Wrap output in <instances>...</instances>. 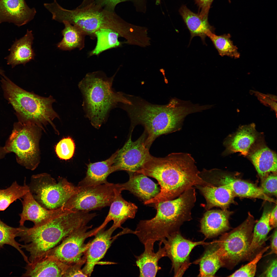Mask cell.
I'll list each match as a JSON object with an SVG mask.
<instances>
[{
    "label": "cell",
    "mask_w": 277,
    "mask_h": 277,
    "mask_svg": "<svg viewBox=\"0 0 277 277\" xmlns=\"http://www.w3.org/2000/svg\"><path fill=\"white\" fill-rule=\"evenodd\" d=\"M126 96L131 103L121 104L120 106L130 118L131 130L137 125L143 126L147 136L145 144L149 149L158 137L180 130L187 115L202 110L201 105L176 98L171 99L166 104L160 105L138 96Z\"/></svg>",
    "instance_id": "cell-1"
},
{
    "label": "cell",
    "mask_w": 277,
    "mask_h": 277,
    "mask_svg": "<svg viewBox=\"0 0 277 277\" xmlns=\"http://www.w3.org/2000/svg\"><path fill=\"white\" fill-rule=\"evenodd\" d=\"M136 173L155 178L160 186L159 193L144 202L145 204L173 199L193 186L210 185L200 176L194 159L187 153H172L164 157L152 156Z\"/></svg>",
    "instance_id": "cell-2"
},
{
    "label": "cell",
    "mask_w": 277,
    "mask_h": 277,
    "mask_svg": "<svg viewBox=\"0 0 277 277\" xmlns=\"http://www.w3.org/2000/svg\"><path fill=\"white\" fill-rule=\"evenodd\" d=\"M96 216L95 213L68 210L41 225L30 228L20 226L18 236L19 241L24 243L20 247L29 253V261L33 263L44 257L71 233L87 225Z\"/></svg>",
    "instance_id": "cell-3"
},
{
    "label": "cell",
    "mask_w": 277,
    "mask_h": 277,
    "mask_svg": "<svg viewBox=\"0 0 277 277\" xmlns=\"http://www.w3.org/2000/svg\"><path fill=\"white\" fill-rule=\"evenodd\" d=\"M196 200L195 190L193 187L176 199L155 203V216L149 220L140 221L135 234L144 244L150 239L161 241L179 231L184 222L191 219V211Z\"/></svg>",
    "instance_id": "cell-4"
},
{
    "label": "cell",
    "mask_w": 277,
    "mask_h": 277,
    "mask_svg": "<svg viewBox=\"0 0 277 277\" xmlns=\"http://www.w3.org/2000/svg\"><path fill=\"white\" fill-rule=\"evenodd\" d=\"M114 76L108 77L102 72H94L87 74L78 84L86 115L96 128L105 122L113 107L119 103H131L125 94L113 90Z\"/></svg>",
    "instance_id": "cell-5"
},
{
    "label": "cell",
    "mask_w": 277,
    "mask_h": 277,
    "mask_svg": "<svg viewBox=\"0 0 277 277\" xmlns=\"http://www.w3.org/2000/svg\"><path fill=\"white\" fill-rule=\"evenodd\" d=\"M1 82L4 97L15 110L18 121L36 125L44 132L45 128L50 125L55 133L59 134L53 122L59 116L53 108L55 100L52 96L43 97L27 91L5 76L2 77Z\"/></svg>",
    "instance_id": "cell-6"
},
{
    "label": "cell",
    "mask_w": 277,
    "mask_h": 277,
    "mask_svg": "<svg viewBox=\"0 0 277 277\" xmlns=\"http://www.w3.org/2000/svg\"><path fill=\"white\" fill-rule=\"evenodd\" d=\"M52 19L60 23L66 21L77 28L86 35L95 37V32L104 28L112 29L122 34L125 24L121 19L101 11L94 6H88L72 10L55 4L51 11Z\"/></svg>",
    "instance_id": "cell-7"
},
{
    "label": "cell",
    "mask_w": 277,
    "mask_h": 277,
    "mask_svg": "<svg viewBox=\"0 0 277 277\" xmlns=\"http://www.w3.org/2000/svg\"><path fill=\"white\" fill-rule=\"evenodd\" d=\"M42 130L34 125L14 123L12 133L4 147L7 153L16 155L17 162L26 169L33 171L41 160L39 142Z\"/></svg>",
    "instance_id": "cell-8"
},
{
    "label": "cell",
    "mask_w": 277,
    "mask_h": 277,
    "mask_svg": "<svg viewBox=\"0 0 277 277\" xmlns=\"http://www.w3.org/2000/svg\"><path fill=\"white\" fill-rule=\"evenodd\" d=\"M255 221L250 213L241 224L230 232L223 233L217 240L222 267L232 268L249 259V249Z\"/></svg>",
    "instance_id": "cell-9"
},
{
    "label": "cell",
    "mask_w": 277,
    "mask_h": 277,
    "mask_svg": "<svg viewBox=\"0 0 277 277\" xmlns=\"http://www.w3.org/2000/svg\"><path fill=\"white\" fill-rule=\"evenodd\" d=\"M28 185L35 199L50 210L62 207L78 189L66 178L59 177L57 182L46 173L32 175Z\"/></svg>",
    "instance_id": "cell-10"
},
{
    "label": "cell",
    "mask_w": 277,
    "mask_h": 277,
    "mask_svg": "<svg viewBox=\"0 0 277 277\" xmlns=\"http://www.w3.org/2000/svg\"><path fill=\"white\" fill-rule=\"evenodd\" d=\"M78 187V191L62 206L74 212H88L110 206L115 194L116 184Z\"/></svg>",
    "instance_id": "cell-11"
},
{
    "label": "cell",
    "mask_w": 277,
    "mask_h": 277,
    "mask_svg": "<svg viewBox=\"0 0 277 277\" xmlns=\"http://www.w3.org/2000/svg\"><path fill=\"white\" fill-rule=\"evenodd\" d=\"M92 226L87 225L74 231L50 251L45 256H53L68 265L80 262L90 242L85 243L86 239L95 235L101 229L99 226L88 231Z\"/></svg>",
    "instance_id": "cell-12"
},
{
    "label": "cell",
    "mask_w": 277,
    "mask_h": 277,
    "mask_svg": "<svg viewBox=\"0 0 277 277\" xmlns=\"http://www.w3.org/2000/svg\"><path fill=\"white\" fill-rule=\"evenodd\" d=\"M131 133L123 146L117 151L114 165L117 171L124 170L128 172H136L141 170L152 155L145 142L146 135L144 132L136 140L133 141Z\"/></svg>",
    "instance_id": "cell-13"
},
{
    "label": "cell",
    "mask_w": 277,
    "mask_h": 277,
    "mask_svg": "<svg viewBox=\"0 0 277 277\" xmlns=\"http://www.w3.org/2000/svg\"><path fill=\"white\" fill-rule=\"evenodd\" d=\"M160 241L164 245L166 256L171 261L175 277L182 276L189 268L191 264L190 255L192 250L197 246L204 245L208 243L186 239L179 231L170 234Z\"/></svg>",
    "instance_id": "cell-14"
},
{
    "label": "cell",
    "mask_w": 277,
    "mask_h": 277,
    "mask_svg": "<svg viewBox=\"0 0 277 277\" xmlns=\"http://www.w3.org/2000/svg\"><path fill=\"white\" fill-rule=\"evenodd\" d=\"M205 180L213 185H227L235 196L242 197L260 199L275 203V201L264 193L261 188L246 181L237 179L216 169L207 170L204 175Z\"/></svg>",
    "instance_id": "cell-15"
},
{
    "label": "cell",
    "mask_w": 277,
    "mask_h": 277,
    "mask_svg": "<svg viewBox=\"0 0 277 277\" xmlns=\"http://www.w3.org/2000/svg\"><path fill=\"white\" fill-rule=\"evenodd\" d=\"M117 228L112 226L107 230L104 227L100 229L96 233L89 244L84 255L86 262L82 269L83 273L90 276L95 265L103 258L108 250L116 238L112 237V234Z\"/></svg>",
    "instance_id": "cell-16"
},
{
    "label": "cell",
    "mask_w": 277,
    "mask_h": 277,
    "mask_svg": "<svg viewBox=\"0 0 277 277\" xmlns=\"http://www.w3.org/2000/svg\"><path fill=\"white\" fill-rule=\"evenodd\" d=\"M22 198L23 209L22 213L19 214L20 226H24L26 221L33 222L35 226L41 225L68 210L62 207L52 210L46 209L35 199L29 191Z\"/></svg>",
    "instance_id": "cell-17"
},
{
    "label": "cell",
    "mask_w": 277,
    "mask_h": 277,
    "mask_svg": "<svg viewBox=\"0 0 277 277\" xmlns=\"http://www.w3.org/2000/svg\"><path fill=\"white\" fill-rule=\"evenodd\" d=\"M36 13L24 0H0V23L8 22L21 26L33 19Z\"/></svg>",
    "instance_id": "cell-18"
},
{
    "label": "cell",
    "mask_w": 277,
    "mask_h": 277,
    "mask_svg": "<svg viewBox=\"0 0 277 277\" xmlns=\"http://www.w3.org/2000/svg\"><path fill=\"white\" fill-rule=\"evenodd\" d=\"M129 180L122 184H117L118 189L122 192L127 190L144 202L152 199L160 192L157 185L146 176L136 172H128Z\"/></svg>",
    "instance_id": "cell-19"
},
{
    "label": "cell",
    "mask_w": 277,
    "mask_h": 277,
    "mask_svg": "<svg viewBox=\"0 0 277 277\" xmlns=\"http://www.w3.org/2000/svg\"><path fill=\"white\" fill-rule=\"evenodd\" d=\"M156 241L149 240L144 244V252L138 256H135L136 264L139 269L140 277H155L158 271L161 268L159 266L158 262L162 258L166 256L165 250L162 248V242L160 241L158 250L155 253L154 245Z\"/></svg>",
    "instance_id": "cell-20"
},
{
    "label": "cell",
    "mask_w": 277,
    "mask_h": 277,
    "mask_svg": "<svg viewBox=\"0 0 277 277\" xmlns=\"http://www.w3.org/2000/svg\"><path fill=\"white\" fill-rule=\"evenodd\" d=\"M121 192L118 189L116 184L113 200L107 216L100 226L101 228L105 227L111 221L113 222V225L117 228H121V225L126 220L135 217L137 207L134 204L125 200L122 196Z\"/></svg>",
    "instance_id": "cell-21"
},
{
    "label": "cell",
    "mask_w": 277,
    "mask_h": 277,
    "mask_svg": "<svg viewBox=\"0 0 277 277\" xmlns=\"http://www.w3.org/2000/svg\"><path fill=\"white\" fill-rule=\"evenodd\" d=\"M258 137L254 123L242 126L225 141V152L229 153L239 152L244 156L248 155Z\"/></svg>",
    "instance_id": "cell-22"
},
{
    "label": "cell",
    "mask_w": 277,
    "mask_h": 277,
    "mask_svg": "<svg viewBox=\"0 0 277 277\" xmlns=\"http://www.w3.org/2000/svg\"><path fill=\"white\" fill-rule=\"evenodd\" d=\"M248 155L262 180L271 172L276 173V154L263 143L252 146Z\"/></svg>",
    "instance_id": "cell-23"
},
{
    "label": "cell",
    "mask_w": 277,
    "mask_h": 277,
    "mask_svg": "<svg viewBox=\"0 0 277 277\" xmlns=\"http://www.w3.org/2000/svg\"><path fill=\"white\" fill-rule=\"evenodd\" d=\"M232 212L226 209L208 210L200 221V230L206 238L224 233L230 228L229 219Z\"/></svg>",
    "instance_id": "cell-24"
},
{
    "label": "cell",
    "mask_w": 277,
    "mask_h": 277,
    "mask_svg": "<svg viewBox=\"0 0 277 277\" xmlns=\"http://www.w3.org/2000/svg\"><path fill=\"white\" fill-rule=\"evenodd\" d=\"M67 265L51 256H46L27 264L24 277H63Z\"/></svg>",
    "instance_id": "cell-25"
},
{
    "label": "cell",
    "mask_w": 277,
    "mask_h": 277,
    "mask_svg": "<svg viewBox=\"0 0 277 277\" xmlns=\"http://www.w3.org/2000/svg\"><path fill=\"white\" fill-rule=\"evenodd\" d=\"M116 154L117 151L105 160L88 164L86 175L79 182L77 186L82 187L108 183L107 180L108 176L117 171L114 165Z\"/></svg>",
    "instance_id": "cell-26"
},
{
    "label": "cell",
    "mask_w": 277,
    "mask_h": 277,
    "mask_svg": "<svg viewBox=\"0 0 277 277\" xmlns=\"http://www.w3.org/2000/svg\"><path fill=\"white\" fill-rule=\"evenodd\" d=\"M34 37L31 31L27 29L26 34L19 39H16L8 50L9 54L5 58L7 64L13 68L20 64L24 66L33 59L35 53L32 48Z\"/></svg>",
    "instance_id": "cell-27"
},
{
    "label": "cell",
    "mask_w": 277,
    "mask_h": 277,
    "mask_svg": "<svg viewBox=\"0 0 277 277\" xmlns=\"http://www.w3.org/2000/svg\"><path fill=\"white\" fill-rule=\"evenodd\" d=\"M196 186L205 199V208L207 210L215 206L220 207L222 210L226 209L233 202L235 196L231 189L225 185L212 186L198 185Z\"/></svg>",
    "instance_id": "cell-28"
},
{
    "label": "cell",
    "mask_w": 277,
    "mask_h": 277,
    "mask_svg": "<svg viewBox=\"0 0 277 277\" xmlns=\"http://www.w3.org/2000/svg\"><path fill=\"white\" fill-rule=\"evenodd\" d=\"M179 12L190 32V41L194 37L199 36L205 43L207 34L211 32L214 33L215 28L209 24L208 17L194 13L184 5L181 7Z\"/></svg>",
    "instance_id": "cell-29"
},
{
    "label": "cell",
    "mask_w": 277,
    "mask_h": 277,
    "mask_svg": "<svg viewBox=\"0 0 277 277\" xmlns=\"http://www.w3.org/2000/svg\"><path fill=\"white\" fill-rule=\"evenodd\" d=\"M205 251L203 254L194 263L199 264V277H214L219 269L222 267L218 251L217 240L208 242L204 245Z\"/></svg>",
    "instance_id": "cell-30"
},
{
    "label": "cell",
    "mask_w": 277,
    "mask_h": 277,
    "mask_svg": "<svg viewBox=\"0 0 277 277\" xmlns=\"http://www.w3.org/2000/svg\"><path fill=\"white\" fill-rule=\"evenodd\" d=\"M62 23L65 26L62 31L63 38L57 44V47L65 51L75 48L82 49L84 46L85 35L78 28L68 22L64 21Z\"/></svg>",
    "instance_id": "cell-31"
},
{
    "label": "cell",
    "mask_w": 277,
    "mask_h": 277,
    "mask_svg": "<svg viewBox=\"0 0 277 277\" xmlns=\"http://www.w3.org/2000/svg\"><path fill=\"white\" fill-rule=\"evenodd\" d=\"M271 212L268 209H265L261 218L255 225L250 247L249 258L262 246L266 240L268 233L273 228L269 223Z\"/></svg>",
    "instance_id": "cell-32"
},
{
    "label": "cell",
    "mask_w": 277,
    "mask_h": 277,
    "mask_svg": "<svg viewBox=\"0 0 277 277\" xmlns=\"http://www.w3.org/2000/svg\"><path fill=\"white\" fill-rule=\"evenodd\" d=\"M119 35L116 31L108 28H102L96 31L95 37L97 38L96 44L89 55H98L106 50L119 46L121 45L118 40Z\"/></svg>",
    "instance_id": "cell-33"
},
{
    "label": "cell",
    "mask_w": 277,
    "mask_h": 277,
    "mask_svg": "<svg viewBox=\"0 0 277 277\" xmlns=\"http://www.w3.org/2000/svg\"><path fill=\"white\" fill-rule=\"evenodd\" d=\"M207 36L211 40L221 56H227L235 58L240 57V55L238 52V48L233 44L231 40V36L230 34L217 35L214 33L211 32L207 34Z\"/></svg>",
    "instance_id": "cell-34"
},
{
    "label": "cell",
    "mask_w": 277,
    "mask_h": 277,
    "mask_svg": "<svg viewBox=\"0 0 277 277\" xmlns=\"http://www.w3.org/2000/svg\"><path fill=\"white\" fill-rule=\"evenodd\" d=\"M29 191L25 180L23 186L18 185L16 181L4 189H0V211L5 210L14 201L21 199Z\"/></svg>",
    "instance_id": "cell-35"
},
{
    "label": "cell",
    "mask_w": 277,
    "mask_h": 277,
    "mask_svg": "<svg viewBox=\"0 0 277 277\" xmlns=\"http://www.w3.org/2000/svg\"><path fill=\"white\" fill-rule=\"evenodd\" d=\"M19 230V227L15 228L8 225L0 219V249L2 248L5 244L13 246L20 252L24 261L28 263H29L28 259L21 249V244L15 239V238L18 236Z\"/></svg>",
    "instance_id": "cell-36"
},
{
    "label": "cell",
    "mask_w": 277,
    "mask_h": 277,
    "mask_svg": "<svg viewBox=\"0 0 277 277\" xmlns=\"http://www.w3.org/2000/svg\"><path fill=\"white\" fill-rule=\"evenodd\" d=\"M266 247L260 251L250 262L241 267L229 277H254L256 271L257 264L264 253L270 248Z\"/></svg>",
    "instance_id": "cell-37"
},
{
    "label": "cell",
    "mask_w": 277,
    "mask_h": 277,
    "mask_svg": "<svg viewBox=\"0 0 277 277\" xmlns=\"http://www.w3.org/2000/svg\"><path fill=\"white\" fill-rule=\"evenodd\" d=\"M75 144L70 137L64 138L57 144L55 152L57 156L62 160H67L73 156L75 150Z\"/></svg>",
    "instance_id": "cell-38"
},
{
    "label": "cell",
    "mask_w": 277,
    "mask_h": 277,
    "mask_svg": "<svg viewBox=\"0 0 277 277\" xmlns=\"http://www.w3.org/2000/svg\"><path fill=\"white\" fill-rule=\"evenodd\" d=\"M276 174L268 175L262 180L261 188L265 194H270L276 196L277 181Z\"/></svg>",
    "instance_id": "cell-39"
},
{
    "label": "cell",
    "mask_w": 277,
    "mask_h": 277,
    "mask_svg": "<svg viewBox=\"0 0 277 277\" xmlns=\"http://www.w3.org/2000/svg\"><path fill=\"white\" fill-rule=\"evenodd\" d=\"M85 262L84 255L80 262L68 265L63 277H87L83 273L82 269V265Z\"/></svg>",
    "instance_id": "cell-40"
},
{
    "label": "cell",
    "mask_w": 277,
    "mask_h": 277,
    "mask_svg": "<svg viewBox=\"0 0 277 277\" xmlns=\"http://www.w3.org/2000/svg\"><path fill=\"white\" fill-rule=\"evenodd\" d=\"M255 94L259 100L263 104L269 106L274 110L276 115L277 98L275 95L271 94H265L256 92Z\"/></svg>",
    "instance_id": "cell-41"
},
{
    "label": "cell",
    "mask_w": 277,
    "mask_h": 277,
    "mask_svg": "<svg viewBox=\"0 0 277 277\" xmlns=\"http://www.w3.org/2000/svg\"><path fill=\"white\" fill-rule=\"evenodd\" d=\"M213 0H195V3L199 7L200 13L202 16L208 17L209 10Z\"/></svg>",
    "instance_id": "cell-42"
},
{
    "label": "cell",
    "mask_w": 277,
    "mask_h": 277,
    "mask_svg": "<svg viewBox=\"0 0 277 277\" xmlns=\"http://www.w3.org/2000/svg\"><path fill=\"white\" fill-rule=\"evenodd\" d=\"M277 265V259H274L271 261L265 271L259 276L276 277Z\"/></svg>",
    "instance_id": "cell-43"
},
{
    "label": "cell",
    "mask_w": 277,
    "mask_h": 277,
    "mask_svg": "<svg viewBox=\"0 0 277 277\" xmlns=\"http://www.w3.org/2000/svg\"><path fill=\"white\" fill-rule=\"evenodd\" d=\"M277 231L276 227L274 231L271 239V251L269 254H277Z\"/></svg>",
    "instance_id": "cell-44"
},
{
    "label": "cell",
    "mask_w": 277,
    "mask_h": 277,
    "mask_svg": "<svg viewBox=\"0 0 277 277\" xmlns=\"http://www.w3.org/2000/svg\"><path fill=\"white\" fill-rule=\"evenodd\" d=\"M138 11L145 12L146 9V0H131Z\"/></svg>",
    "instance_id": "cell-45"
},
{
    "label": "cell",
    "mask_w": 277,
    "mask_h": 277,
    "mask_svg": "<svg viewBox=\"0 0 277 277\" xmlns=\"http://www.w3.org/2000/svg\"><path fill=\"white\" fill-rule=\"evenodd\" d=\"M269 223L271 226L272 228H276L277 227V205L271 212L270 218Z\"/></svg>",
    "instance_id": "cell-46"
},
{
    "label": "cell",
    "mask_w": 277,
    "mask_h": 277,
    "mask_svg": "<svg viewBox=\"0 0 277 277\" xmlns=\"http://www.w3.org/2000/svg\"><path fill=\"white\" fill-rule=\"evenodd\" d=\"M130 0H102L103 4L108 7L113 8L118 3Z\"/></svg>",
    "instance_id": "cell-47"
},
{
    "label": "cell",
    "mask_w": 277,
    "mask_h": 277,
    "mask_svg": "<svg viewBox=\"0 0 277 277\" xmlns=\"http://www.w3.org/2000/svg\"><path fill=\"white\" fill-rule=\"evenodd\" d=\"M7 153L4 147L0 146V160L3 158L5 155Z\"/></svg>",
    "instance_id": "cell-48"
},
{
    "label": "cell",
    "mask_w": 277,
    "mask_h": 277,
    "mask_svg": "<svg viewBox=\"0 0 277 277\" xmlns=\"http://www.w3.org/2000/svg\"><path fill=\"white\" fill-rule=\"evenodd\" d=\"M0 75L2 76H3L5 75L4 71L1 68H0Z\"/></svg>",
    "instance_id": "cell-49"
},
{
    "label": "cell",
    "mask_w": 277,
    "mask_h": 277,
    "mask_svg": "<svg viewBox=\"0 0 277 277\" xmlns=\"http://www.w3.org/2000/svg\"><path fill=\"white\" fill-rule=\"evenodd\" d=\"M162 0H155L156 4V5H159L161 3Z\"/></svg>",
    "instance_id": "cell-50"
}]
</instances>
